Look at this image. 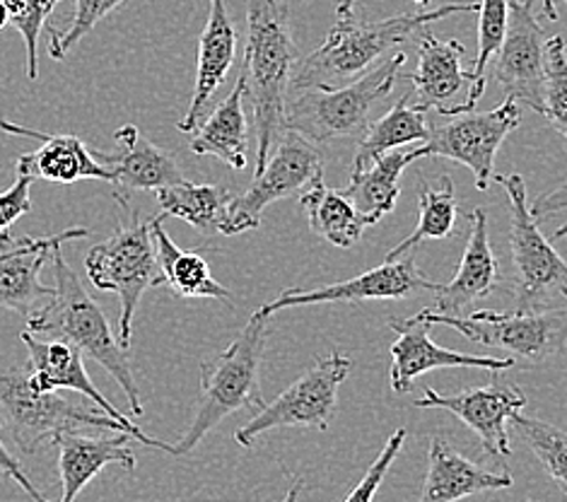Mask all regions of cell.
<instances>
[{
    "instance_id": "cell-1",
    "label": "cell",
    "mask_w": 567,
    "mask_h": 502,
    "mask_svg": "<svg viewBox=\"0 0 567 502\" xmlns=\"http://www.w3.org/2000/svg\"><path fill=\"white\" fill-rule=\"evenodd\" d=\"M297 44L290 30L286 0H247V47L239 78L251 100L256 131V167L259 174L286 131V110Z\"/></svg>"
},
{
    "instance_id": "cell-2",
    "label": "cell",
    "mask_w": 567,
    "mask_h": 502,
    "mask_svg": "<svg viewBox=\"0 0 567 502\" xmlns=\"http://www.w3.org/2000/svg\"><path fill=\"white\" fill-rule=\"evenodd\" d=\"M478 3H450L437 10L403 12L386 20H362L355 12L336 18L323 44L297 61L290 90L302 92L355 83L358 78L372 71V63L380 61L391 47L406 42L430 22L462 16V12H478Z\"/></svg>"
},
{
    "instance_id": "cell-3",
    "label": "cell",
    "mask_w": 567,
    "mask_h": 502,
    "mask_svg": "<svg viewBox=\"0 0 567 502\" xmlns=\"http://www.w3.org/2000/svg\"><path fill=\"white\" fill-rule=\"evenodd\" d=\"M53 278H56V293L37 311L27 317V329L34 336L59 338L83 352L85 358L100 362L110 372L121 391L126 393L128 411L133 416H143V399L136 387V377L128 360L126 348L121 346L110 319L102 307L92 300V295L83 288L78 274L65 262L61 249L53 252Z\"/></svg>"
},
{
    "instance_id": "cell-4",
    "label": "cell",
    "mask_w": 567,
    "mask_h": 502,
    "mask_svg": "<svg viewBox=\"0 0 567 502\" xmlns=\"http://www.w3.org/2000/svg\"><path fill=\"white\" fill-rule=\"evenodd\" d=\"M271 331V317L256 309L233 344L218 356L200 362L198 409L179 442L172 444V457L194 452L200 440L227 416L264 409L261 360Z\"/></svg>"
},
{
    "instance_id": "cell-5",
    "label": "cell",
    "mask_w": 567,
    "mask_h": 502,
    "mask_svg": "<svg viewBox=\"0 0 567 502\" xmlns=\"http://www.w3.org/2000/svg\"><path fill=\"white\" fill-rule=\"evenodd\" d=\"M406 57H394L341 88H312L288 100L286 131L300 133L315 145L362 139L372 124V110L394 90Z\"/></svg>"
},
{
    "instance_id": "cell-6",
    "label": "cell",
    "mask_w": 567,
    "mask_h": 502,
    "mask_svg": "<svg viewBox=\"0 0 567 502\" xmlns=\"http://www.w3.org/2000/svg\"><path fill=\"white\" fill-rule=\"evenodd\" d=\"M0 418L6 420L12 440L24 454L44 450L61 432L78 428H106L128 436L126 428L110 416L80 409L59 393L39 391L30 365L10 360L3 350H0Z\"/></svg>"
},
{
    "instance_id": "cell-7",
    "label": "cell",
    "mask_w": 567,
    "mask_h": 502,
    "mask_svg": "<svg viewBox=\"0 0 567 502\" xmlns=\"http://www.w3.org/2000/svg\"><path fill=\"white\" fill-rule=\"evenodd\" d=\"M85 270L94 288L118 295V341L128 350L143 295L162 285L151 221L141 223L136 211L128 227L116 225L110 237L87 252Z\"/></svg>"
},
{
    "instance_id": "cell-8",
    "label": "cell",
    "mask_w": 567,
    "mask_h": 502,
    "mask_svg": "<svg viewBox=\"0 0 567 502\" xmlns=\"http://www.w3.org/2000/svg\"><path fill=\"white\" fill-rule=\"evenodd\" d=\"M417 317L432 324H444L468 341L485 348H497L509 352L515 365H542L567 346V303L553 309L536 311H474L464 317L437 315L432 309H421Z\"/></svg>"
},
{
    "instance_id": "cell-9",
    "label": "cell",
    "mask_w": 567,
    "mask_h": 502,
    "mask_svg": "<svg viewBox=\"0 0 567 502\" xmlns=\"http://www.w3.org/2000/svg\"><path fill=\"white\" fill-rule=\"evenodd\" d=\"M509 201V252L515 264V309H544L553 297L567 303V264L532 215L526 184L519 174H495Z\"/></svg>"
},
{
    "instance_id": "cell-10",
    "label": "cell",
    "mask_w": 567,
    "mask_h": 502,
    "mask_svg": "<svg viewBox=\"0 0 567 502\" xmlns=\"http://www.w3.org/2000/svg\"><path fill=\"white\" fill-rule=\"evenodd\" d=\"M350 370H353V360L339 350L319 358L280 397L266 403L261 411H256L249 423L235 432L237 444L251 447L261 436L276 428L329 430L336 403H339V391Z\"/></svg>"
},
{
    "instance_id": "cell-11",
    "label": "cell",
    "mask_w": 567,
    "mask_h": 502,
    "mask_svg": "<svg viewBox=\"0 0 567 502\" xmlns=\"http://www.w3.org/2000/svg\"><path fill=\"white\" fill-rule=\"evenodd\" d=\"M323 182V153L300 133L286 131L266 167L254 174V182L237 194L229 206V218L223 235H241L259 229L261 213L276 201L305 196L309 188Z\"/></svg>"
},
{
    "instance_id": "cell-12",
    "label": "cell",
    "mask_w": 567,
    "mask_h": 502,
    "mask_svg": "<svg viewBox=\"0 0 567 502\" xmlns=\"http://www.w3.org/2000/svg\"><path fill=\"white\" fill-rule=\"evenodd\" d=\"M522 124V106L512 98L493 112H464L432 129L430 141L417 145L423 157H447L474 174L478 192H488L495 180V157L507 135Z\"/></svg>"
},
{
    "instance_id": "cell-13",
    "label": "cell",
    "mask_w": 567,
    "mask_h": 502,
    "mask_svg": "<svg viewBox=\"0 0 567 502\" xmlns=\"http://www.w3.org/2000/svg\"><path fill=\"white\" fill-rule=\"evenodd\" d=\"M509 18L503 49L497 51L493 78L507 98L544 112L546 32L534 12V0H507Z\"/></svg>"
},
{
    "instance_id": "cell-14",
    "label": "cell",
    "mask_w": 567,
    "mask_h": 502,
    "mask_svg": "<svg viewBox=\"0 0 567 502\" xmlns=\"http://www.w3.org/2000/svg\"><path fill=\"white\" fill-rule=\"evenodd\" d=\"M440 283L427 280L417 270L415 256L406 254L403 259L384 262L382 266L364 270V274L348 278L343 283L321 285V288L302 290L286 288L276 300L266 303L259 311L274 317L278 309L307 307V305H327V303H368V300H406L417 293H435Z\"/></svg>"
},
{
    "instance_id": "cell-15",
    "label": "cell",
    "mask_w": 567,
    "mask_h": 502,
    "mask_svg": "<svg viewBox=\"0 0 567 502\" xmlns=\"http://www.w3.org/2000/svg\"><path fill=\"white\" fill-rule=\"evenodd\" d=\"M413 406L415 409H442L454 413L466 428L476 432L485 454L509 457L512 447L507 438V420L524 409L526 397L517 385L503 382L495 372L488 387L466 389L450 393V397L427 387Z\"/></svg>"
},
{
    "instance_id": "cell-16",
    "label": "cell",
    "mask_w": 567,
    "mask_h": 502,
    "mask_svg": "<svg viewBox=\"0 0 567 502\" xmlns=\"http://www.w3.org/2000/svg\"><path fill=\"white\" fill-rule=\"evenodd\" d=\"M20 341L27 348V358H30L27 365H30V375L39 391L56 393L59 389H73L78 393H83V397H87L94 406H97L104 416L118 420L131 438H136L145 447H155V450L172 454V444L145 436L138 426H133L131 418L121 413L116 406H112V401L106 399L97 387H94L85 368V356L78 348H73L65 341H59V338H47V341H42V338H37L30 331H22Z\"/></svg>"
},
{
    "instance_id": "cell-17",
    "label": "cell",
    "mask_w": 567,
    "mask_h": 502,
    "mask_svg": "<svg viewBox=\"0 0 567 502\" xmlns=\"http://www.w3.org/2000/svg\"><path fill=\"white\" fill-rule=\"evenodd\" d=\"M389 327L399 334V338L391 344V389L394 393H409L411 385L417 377L444 370V368H478L491 372H503L509 368H517L512 358H491V356H466V352H456L440 348L430 338V324L421 317L399 319L394 317Z\"/></svg>"
},
{
    "instance_id": "cell-18",
    "label": "cell",
    "mask_w": 567,
    "mask_h": 502,
    "mask_svg": "<svg viewBox=\"0 0 567 502\" xmlns=\"http://www.w3.org/2000/svg\"><path fill=\"white\" fill-rule=\"evenodd\" d=\"M90 237L87 227H69L59 235H49L42 239L20 237L16 247L0 254V309L18 311L30 317L47 300H51L56 288L42 283V268L61 249V244L73 239Z\"/></svg>"
},
{
    "instance_id": "cell-19",
    "label": "cell",
    "mask_w": 567,
    "mask_h": 502,
    "mask_svg": "<svg viewBox=\"0 0 567 502\" xmlns=\"http://www.w3.org/2000/svg\"><path fill=\"white\" fill-rule=\"evenodd\" d=\"M0 131L10 135H22V139L42 141V147L34 153H24L18 157L16 170L18 176H30V180H44L53 184H75V182H114L112 170L102 165L97 153L78 139V135H56L37 129H27L12 121H0Z\"/></svg>"
},
{
    "instance_id": "cell-20",
    "label": "cell",
    "mask_w": 567,
    "mask_h": 502,
    "mask_svg": "<svg viewBox=\"0 0 567 502\" xmlns=\"http://www.w3.org/2000/svg\"><path fill=\"white\" fill-rule=\"evenodd\" d=\"M114 139L118 153H97V160L112 170V194L124 208H128V196L133 192H159V188L184 182V172L172 153L145 141L136 126H121Z\"/></svg>"
},
{
    "instance_id": "cell-21",
    "label": "cell",
    "mask_w": 567,
    "mask_h": 502,
    "mask_svg": "<svg viewBox=\"0 0 567 502\" xmlns=\"http://www.w3.org/2000/svg\"><path fill=\"white\" fill-rule=\"evenodd\" d=\"M208 22L198 39L194 94L192 102H188V110L177 121V129L182 133H194L198 129L215 92L225 85L229 68L235 65L237 27L233 18H229L227 0H208Z\"/></svg>"
},
{
    "instance_id": "cell-22",
    "label": "cell",
    "mask_w": 567,
    "mask_h": 502,
    "mask_svg": "<svg viewBox=\"0 0 567 502\" xmlns=\"http://www.w3.org/2000/svg\"><path fill=\"white\" fill-rule=\"evenodd\" d=\"M497 283L499 266L491 247L488 213L474 208L462 264H458L454 278L435 290V309L432 311L447 317H464L466 309L488 300Z\"/></svg>"
},
{
    "instance_id": "cell-23",
    "label": "cell",
    "mask_w": 567,
    "mask_h": 502,
    "mask_svg": "<svg viewBox=\"0 0 567 502\" xmlns=\"http://www.w3.org/2000/svg\"><path fill=\"white\" fill-rule=\"evenodd\" d=\"M128 436L116 432L112 438H87L78 430L61 432L53 440L59 447V477H61V500L75 502L85 491V485L110 464L136 471V454L128 447Z\"/></svg>"
},
{
    "instance_id": "cell-24",
    "label": "cell",
    "mask_w": 567,
    "mask_h": 502,
    "mask_svg": "<svg viewBox=\"0 0 567 502\" xmlns=\"http://www.w3.org/2000/svg\"><path fill=\"white\" fill-rule=\"evenodd\" d=\"M512 481L507 471L485 469L456 452L447 440L435 438L430 442L425 485L417 502H458L485 491H503Z\"/></svg>"
},
{
    "instance_id": "cell-25",
    "label": "cell",
    "mask_w": 567,
    "mask_h": 502,
    "mask_svg": "<svg viewBox=\"0 0 567 502\" xmlns=\"http://www.w3.org/2000/svg\"><path fill=\"white\" fill-rule=\"evenodd\" d=\"M462 59V42L417 32V68L409 78L421 106L440 112L458 90L471 85V71H464Z\"/></svg>"
},
{
    "instance_id": "cell-26",
    "label": "cell",
    "mask_w": 567,
    "mask_h": 502,
    "mask_svg": "<svg viewBox=\"0 0 567 502\" xmlns=\"http://www.w3.org/2000/svg\"><path fill=\"white\" fill-rule=\"evenodd\" d=\"M245 80L237 78V85L233 88V92H229L210 112L204 124H198V129L194 131V155H213L237 172L247 167L249 119L245 114Z\"/></svg>"
},
{
    "instance_id": "cell-27",
    "label": "cell",
    "mask_w": 567,
    "mask_h": 502,
    "mask_svg": "<svg viewBox=\"0 0 567 502\" xmlns=\"http://www.w3.org/2000/svg\"><path fill=\"white\" fill-rule=\"evenodd\" d=\"M415 160H423L417 147H411V151H391L380 160H374L368 170L350 174V184L341 188V192L353 203L364 227L377 225L384 215L396 208V201L401 196V174Z\"/></svg>"
},
{
    "instance_id": "cell-28",
    "label": "cell",
    "mask_w": 567,
    "mask_h": 502,
    "mask_svg": "<svg viewBox=\"0 0 567 502\" xmlns=\"http://www.w3.org/2000/svg\"><path fill=\"white\" fill-rule=\"evenodd\" d=\"M165 218L167 215H159V218L151 221L162 283H167L169 290L177 297H184V300L210 297V300L233 303V293L213 278L210 266L204 256L196 252H184L172 242L165 229Z\"/></svg>"
},
{
    "instance_id": "cell-29",
    "label": "cell",
    "mask_w": 567,
    "mask_h": 502,
    "mask_svg": "<svg viewBox=\"0 0 567 502\" xmlns=\"http://www.w3.org/2000/svg\"><path fill=\"white\" fill-rule=\"evenodd\" d=\"M409 98L411 94H403L384 116L372 121L370 129L364 131L350 174L368 170L374 160L391 151H399L401 145L430 141L432 126L427 124V110L421 104L411 106Z\"/></svg>"
},
{
    "instance_id": "cell-30",
    "label": "cell",
    "mask_w": 567,
    "mask_h": 502,
    "mask_svg": "<svg viewBox=\"0 0 567 502\" xmlns=\"http://www.w3.org/2000/svg\"><path fill=\"white\" fill-rule=\"evenodd\" d=\"M155 194L162 215H167V218H179L204 235L225 233L229 206H233V201L237 196L229 192L227 186L192 184L186 180L182 184L159 188Z\"/></svg>"
},
{
    "instance_id": "cell-31",
    "label": "cell",
    "mask_w": 567,
    "mask_h": 502,
    "mask_svg": "<svg viewBox=\"0 0 567 502\" xmlns=\"http://www.w3.org/2000/svg\"><path fill=\"white\" fill-rule=\"evenodd\" d=\"M417 225L413 233L389 252L386 262L403 259L417 244L427 239H447L456 235L458 198L450 174H442L437 184H417Z\"/></svg>"
},
{
    "instance_id": "cell-32",
    "label": "cell",
    "mask_w": 567,
    "mask_h": 502,
    "mask_svg": "<svg viewBox=\"0 0 567 502\" xmlns=\"http://www.w3.org/2000/svg\"><path fill=\"white\" fill-rule=\"evenodd\" d=\"M300 203L307 213L312 233L339 249L355 247L362 239L364 229H368L355 213L353 203L343 196V192H333V188L323 186V182L309 188Z\"/></svg>"
},
{
    "instance_id": "cell-33",
    "label": "cell",
    "mask_w": 567,
    "mask_h": 502,
    "mask_svg": "<svg viewBox=\"0 0 567 502\" xmlns=\"http://www.w3.org/2000/svg\"><path fill=\"white\" fill-rule=\"evenodd\" d=\"M478 6H481L478 8V53H476L474 68H471L468 98L464 104L437 112L440 116H456V114L476 110V104L483 98V90H485V78H488V63L495 53L503 49L505 34H507V18H509L507 0H481Z\"/></svg>"
},
{
    "instance_id": "cell-34",
    "label": "cell",
    "mask_w": 567,
    "mask_h": 502,
    "mask_svg": "<svg viewBox=\"0 0 567 502\" xmlns=\"http://www.w3.org/2000/svg\"><path fill=\"white\" fill-rule=\"evenodd\" d=\"M517 436L529 444V450L542 461L548 477L558 483L567 498V432L532 416H512Z\"/></svg>"
},
{
    "instance_id": "cell-35",
    "label": "cell",
    "mask_w": 567,
    "mask_h": 502,
    "mask_svg": "<svg viewBox=\"0 0 567 502\" xmlns=\"http://www.w3.org/2000/svg\"><path fill=\"white\" fill-rule=\"evenodd\" d=\"M542 116L567 141V42L563 37H550L546 42Z\"/></svg>"
},
{
    "instance_id": "cell-36",
    "label": "cell",
    "mask_w": 567,
    "mask_h": 502,
    "mask_svg": "<svg viewBox=\"0 0 567 502\" xmlns=\"http://www.w3.org/2000/svg\"><path fill=\"white\" fill-rule=\"evenodd\" d=\"M126 0H75V12L65 30H49V53L53 61H63L78 42L97 27L106 16L124 8Z\"/></svg>"
},
{
    "instance_id": "cell-37",
    "label": "cell",
    "mask_w": 567,
    "mask_h": 502,
    "mask_svg": "<svg viewBox=\"0 0 567 502\" xmlns=\"http://www.w3.org/2000/svg\"><path fill=\"white\" fill-rule=\"evenodd\" d=\"M406 438H409V432L403 430V428H399L396 432H391V438L386 440L384 450L377 454V459L372 461L370 469L364 471V477L358 481V485L353 488V491L346 495L343 502H374V498H377V493H380V488H382V483L386 479L391 464H394L399 452L403 450V444H406Z\"/></svg>"
},
{
    "instance_id": "cell-38",
    "label": "cell",
    "mask_w": 567,
    "mask_h": 502,
    "mask_svg": "<svg viewBox=\"0 0 567 502\" xmlns=\"http://www.w3.org/2000/svg\"><path fill=\"white\" fill-rule=\"evenodd\" d=\"M59 3H61V0H27V10L22 12L18 20L10 22L24 39L27 78H30V80L39 78V53H37L39 32L44 30L49 16Z\"/></svg>"
},
{
    "instance_id": "cell-39",
    "label": "cell",
    "mask_w": 567,
    "mask_h": 502,
    "mask_svg": "<svg viewBox=\"0 0 567 502\" xmlns=\"http://www.w3.org/2000/svg\"><path fill=\"white\" fill-rule=\"evenodd\" d=\"M30 188H32L30 176H18L16 184L0 194V235L8 233L12 223L20 221L22 215L32 213Z\"/></svg>"
},
{
    "instance_id": "cell-40",
    "label": "cell",
    "mask_w": 567,
    "mask_h": 502,
    "mask_svg": "<svg viewBox=\"0 0 567 502\" xmlns=\"http://www.w3.org/2000/svg\"><path fill=\"white\" fill-rule=\"evenodd\" d=\"M0 430H3V420H0ZM0 473H3V477L10 479L12 483H18L22 491H24V495L30 498L32 502H51V500H47L42 493L37 491L30 479H27V473L22 471L20 461L12 457V452L3 444V440H0Z\"/></svg>"
},
{
    "instance_id": "cell-41",
    "label": "cell",
    "mask_w": 567,
    "mask_h": 502,
    "mask_svg": "<svg viewBox=\"0 0 567 502\" xmlns=\"http://www.w3.org/2000/svg\"><path fill=\"white\" fill-rule=\"evenodd\" d=\"M529 208L536 221H544L550 218V215L567 211V182L553 188V192L538 196L534 203H529Z\"/></svg>"
},
{
    "instance_id": "cell-42",
    "label": "cell",
    "mask_w": 567,
    "mask_h": 502,
    "mask_svg": "<svg viewBox=\"0 0 567 502\" xmlns=\"http://www.w3.org/2000/svg\"><path fill=\"white\" fill-rule=\"evenodd\" d=\"M542 16L550 22L558 20V8H556V0H542Z\"/></svg>"
},
{
    "instance_id": "cell-43",
    "label": "cell",
    "mask_w": 567,
    "mask_h": 502,
    "mask_svg": "<svg viewBox=\"0 0 567 502\" xmlns=\"http://www.w3.org/2000/svg\"><path fill=\"white\" fill-rule=\"evenodd\" d=\"M302 495V481H292V485L288 488V493L282 495L280 502H300Z\"/></svg>"
},
{
    "instance_id": "cell-44",
    "label": "cell",
    "mask_w": 567,
    "mask_h": 502,
    "mask_svg": "<svg viewBox=\"0 0 567 502\" xmlns=\"http://www.w3.org/2000/svg\"><path fill=\"white\" fill-rule=\"evenodd\" d=\"M355 3L358 0H339V6H336V18H343V16H350V12H355Z\"/></svg>"
},
{
    "instance_id": "cell-45",
    "label": "cell",
    "mask_w": 567,
    "mask_h": 502,
    "mask_svg": "<svg viewBox=\"0 0 567 502\" xmlns=\"http://www.w3.org/2000/svg\"><path fill=\"white\" fill-rule=\"evenodd\" d=\"M18 239H20V237L12 235L10 229H8V233L0 235V254H6L10 247H16V242H18Z\"/></svg>"
},
{
    "instance_id": "cell-46",
    "label": "cell",
    "mask_w": 567,
    "mask_h": 502,
    "mask_svg": "<svg viewBox=\"0 0 567 502\" xmlns=\"http://www.w3.org/2000/svg\"><path fill=\"white\" fill-rule=\"evenodd\" d=\"M10 24V16H8V8H6V3L3 0H0V30H3V27H8Z\"/></svg>"
},
{
    "instance_id": "cell-47",
    "label": "cell",
    "mask_w": 567,
    "mask_h": 502,
    "mask_svg": "<svg viewBox=\"0 0 567 502\" xmlns=\"http://www.w3.org/2000/svg\"><path fill=\"white\" fill-rule=\"evenodd\" d=\"M565 237H567V223L556 229V235H553V242H560V239H565Z\"/></svg>"
},
{
    "instance_id": "cell-48",
    "label": "cell",
    "mask_w": 567,
    "mask_h": 502,
    "mask_svg": "<svg viewBox=\"0 0 567 502\" xmlns=\"http://www.w3.org/2000/svg\"><path fill=\"white\" fill-rule=\"evenodd\" d=\"M413 3H415L417 8H427V6L432 3V0H413Z\"/></svg>"
},
{
    "instance_id": "cell-49",
    "label": "cell",
    "mask_w": 567,
    "mask_h": 502,
    "mask_svg": "<svg viewBox=\"0 0 567 502\" xmlns=\"http://www.w3.org/2000/svg\"><path fill=\"white\" fill-rule=\"evenodd\" d=\"M524 502H538V500H524Z\"/></svg>"
},
{
    "instance_id": "cell-50",
    "label": "cell",
    "mask_w": 567,
    "mask_h": 502,
    "mask_svg": "<svg viewBox=\"0 0 567 502\" xmlns=\"http://www.w3.org/2000/svg\"><path fill=\"white\" fill-rule=\"evenodd\" d=\"M565 6H567V0H565Z\"/></svg>"
}]
</instances>
